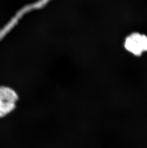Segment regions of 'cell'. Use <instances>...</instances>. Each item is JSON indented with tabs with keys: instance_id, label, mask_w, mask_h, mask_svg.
Masks as SVG:
<instances>
[{
	"instance_id": "cell-1",
	"label": "cell",
	"mask_w": 147,
	"mask_h": 148,
	"mask_svg": "<svg viewBox=\"0 0 147 148\" xmlns=\"http://www.w3.org/2000/svg\"><path fill=\"white\" fill-rule=\"evenodd\" d=\"M124 47L128 53L135 57H140L147 53V35L133 32L125 38Z\"/></svg>"
},
{
	"instance_id": "cell-2",
	"label": "cell",
	"mask_w": 147,
	"mask_h": 148,
	"mask_svg": "<svg viewBox=\"0 0 147 148\" xmlns=\"http://www.w3.org/2000/svg\"><path fill=\"white\" fill-rule=\"evenodd\" d=\"M18 96L13 89L0 86V119L12 113L16 107Z\"/></svg>"
}]
</instances>
